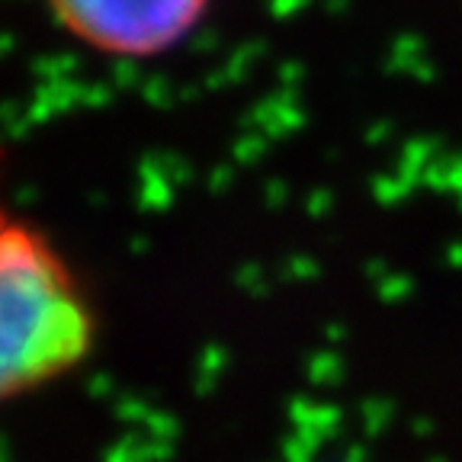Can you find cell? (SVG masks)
<instances>
[{
	"mask_svg": "<svg viewBox=\"0 0 462 462\" xmlns=\"http://www.w3.org/2000/svg\"><path fill=\"white\" fill-rule=\"evenodd\" d=\"M94 344V309L51 241L0 209V408L55 383Z\"/></svg>",
	"mask_w": 462,
	"mask_h": 462,
	"instance_id": "cell-1",
	"label": "cell"
},
{
	"mask_svg": "<svg viewBox=\"0 0 462 462\" xmlns=\"http://www.w3.org/2000/svg\"><path fill=\"white\" fill-rule=\"evenodd\" d=\"M74 42L109 58H154L187 42L209 0H49Z\"/></svg>",
	"mask_w": 462,
	"mask_h": 462,
	"instance_id": "cell-2",
	"label": "cell"
}]
</instances>
